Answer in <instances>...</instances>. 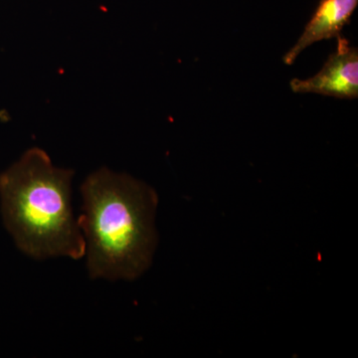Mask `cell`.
Here are the masks:
<instances>
[{
    "label": "cell",
    "mask_w": 358,
    "mask_h": 358,
    "mask_svg": "<svg viewBox=\"0 0 358 358\" xmlns=\"http://www.w3.org/2000/svg\"><path fill=\"white\" fill-rule=\"evenodd\" d=\"M78 220L92 279L133 281L147 272L157 246L159 196L152 186L102 167L81 185Z\"/></svg>",
    "instance_id": "obj_1"
},
{
    "label": "cell",
    "mask_w": 358,
    "mask_h": 358,
    "mask_svg": "<svg viewBox=\"0 0 358 358\" xmlns=\"http://www.w3.org/2000/svg\"><path fill=\"white\" fill-rule=\"evenodd\" d=\"M74 174L54 166L39 148L26 150L0 173L2 222L25 255L84 258L86 243L71 202Z\"/></svg>",
    "instance_id": "obj_2"
},
{
    "label": "cell",
    "mask_w": 358,
    "mask_h": 358,
    "mask_svg": "<svg viewBox=\"0 0 358 358\" xmlns=\"http://www.w3.org/2000/svg\"><path fill=\"white\" fill-rule=\"evenodd\" d=\"M294 93H315L338 99L358 98V49L338 37L336 50L327 58L322 70L308 79H293Z\"/></svg>",
    "instance_id": "obj_3"
},
{
    "label": "cell",
    "mask_w": 358,
    "mask_h": 358,
    "mask_svg": "<svg viewBox=\"0 0 358 358\" xmlns=\"http://www.w3.org/2000/svg\"><path fill=\"white\" fill-rule=\"evenodd\" d=\"M357 6L358 0H320L300 38L285 54L284 62L293 65L301 52L310 45L341 36V30L350 23Z\"/></svg>",
    "instance_id": "obj_4"
}]
</instances>
